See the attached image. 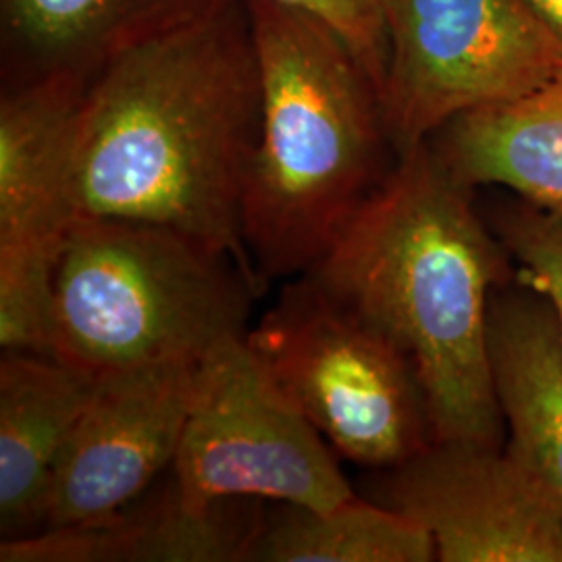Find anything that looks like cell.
<instances>
[{"instance_id": "5b68a950", "label": "cell", "mask_w": 562, "mask_h": 562, "mask_svg": "<svg viewBox=\"0 0 562 562\" xmlns=\"http://www.w3.org/2000/svg\"><path fill=\"white\" fill-rule=\"evenodd\" d=\"M246 341L344 461L383 471L434 442L413 364L311 278L285 285Z\"/></svg>"}, {"instance_id": "30bf717a", "label": "cell", "mask_w": 562, "mask_h": 562, "mask_svg": "<svg viewBox=\"0 0 562 562\" xmlns=\"http://www.w3.org/2000/svg\"><path fill=\"white\" fill-rule=\"evenodd\" d=\"M265 504L248 498L194 506L169 480L106 521L50 527L2 540V562H248Z\"/></svg>"}, {"instance_id": "3957f363", "label": "cell", "mask_w": 562, "mask_h": 562, "mask_svg": "<svg viewBox=\"0 0 562 562\" xmlns=\"http://www.w3.org/2000/svg\"><path fill=\"white\" fill-rule=\"evenodd\" d=\"M246 4L262 117L241 238L267 283L322 261L390 173L396 150L375 81L334 30L276 0Z\"/></svg>"}, {"instance_id": "ba28073f", "label": "cell", "mask_w": 562, "mask_h": 562, "mask_svg": "<svg viewBox=\"0 0 562 562\" xmlns=\"http://www.w3.org/2000/svg\"><path fill=\"white\" fill-rule=\"evenodd\" d=\"M364 498L419 522L442 562H562V517L504 446L431 442Z\"/></svg>"}, {"instance_id": "7c38bea8", "label": "cell", "mask_w": 562, "mask_h": 562, "mask_svg": "<svg viewBox=\"0 0 562 562\" xmlns=\"http://www.w3.org/2000/svg\"><path fill=\"white\" fill-rule=\"evenodd\" d=\"M487 352L508 442L562 517V340L548 301L503 283L490 302Z\"/></svg>"}, {"instance_id": "277c9868", "label": "cell", "mask_w": 562, "mask_h": 562, "mask_svg": "<svg viewBox=\"0 0 562 562\" xmlns=\"http://www.w3.org/2000/svg\"><path fill=\"white\" fill-rule=\"evenodd\" d=\"M55 359L97 380L201 362L246 338L262 283L238 259L155 223L80 217L57 267Z\"/></svg>"}, {"instance_id": "6da1fadb", "label": "cell", "mask_w": 562, "mask_h": 562, "mask_svg": "<svg viewBox=\"0 0 562 562\" xmlns=\"http://www.w3.org/2000/svg\"><path fill=\"white\" fill-rule=\"evenodd\" d=\"M262 117L246 0L111 60L88 83L69 171V215L155 223L232 255L265 283L241 238Z\"/></svg>"}, {"instance_id": "8992f818", "label": "cell", "mask_w": 562, "mask_h": 562, "mask_svg": "<svg viewBox=\"0 0 562 562\" xmlns=\"http://www.w3.org/2000/svg\"><path fill=\"white\" fill-rule=\"evenodd\" d=\"M169 475L194 506L248 498L329 508L357 496L340 457L246 338L225 341L199 364Z\"/></svg>"}, {"instance_id": "9c48e42d", "label": "cell", "mask_w": 562, "mask_h": 562, "mask_svg": "<svg viewBox=\"0 0 562 562\" xmlns=\"http://www.w3.org/2000/svg\"><path fill=\"white\" fill-rule=\"evenodd\" d=\"M199 364H144L94 380L55 467L44 529L113 519L171 471Z\"/></svg>"}, {"instance_id": "5bb4252c", "label": "cell", "mask_w": 562, "mask_h": 562, "mask_svg": "<svg viewBox=\"0 0 562 562\" xmlns=\"http://www.w3.org/2000/svg\"><path fill=\"white\" fill-rule=\"evenodd\" d=\"M92 383L57 359L18 352L0 357L2 540L44 529L53 473Z\"/></svg>"}, {"instance_id": "ffe728a7", "label": "cell", "mask_w": 562, "mask_h": 562, "mask_svg": "<svg viewBox=\"0 0 562 562\" xmlns=\"http://www.w3.org/2000/svg\"><path fill=\"white\" fill-rule=\"evenodd\" d=\"M548 30L562 42V0H527Z\"/></svg>"}, {"instance_id": "2e32d148", "label": "cell", "mask_w": 562, "mask_h": 562, "mask_svg": "<svg viewBox=\"0 0 562 562\" xmlns=\"http://www.w3.org/2000/svg\"><path fill=\"white\" fill-rule=\"evenodd\" d=\"M250 561L431 562L436 543L419 522L361 496L329 508L265 504Z\"/></svg>"}, {"instance_id": "9a60e30c", "label": "cell", "mask_w": 562, "mask_h": 562, "mask_svg": "<svg viewBox=\"0 0 562 562\" xmlns=\"http://www.w3.org/2000/svg\"><path fill=\"white\" fill-rule=\"evenodd\" d=\"M427 142L471 190L504 186L562 217V69L513 101L462 113Z\"/></svg>"}, {"instance_id": "8fae6325", "label": "cell", "mask_w": 562, "mask_h": 562, "mask_svg": "<svg viewBox=\"0 0 562 562\" xmlns=\"http://www.w3.org/2000/svg\"><path fill=\"white\" fill-rule=\"evenodd\" d=\"M223 0H0L2 86L74 76L92 81L142 42Z\"/></svg>"}, {"instance_id": "7a4b0ae2", "label": "cell", "mask_w": 562, "mask_h": 562, "mask_svg": "<svg viewBox=\"0 0 562 562\" xmlns=\"http://www.w3.org/2000/svg\"><path fill=\"white\" fill-rule=\"evenodd\" d=\"M503 241L429 142L398 155L306 278L413 364L434 442L504 446L487 317L510 280Z\"/></svg>"}, {"instance_id": "52a82bcc", "label": "cell", "mask_w": 562, "mask_h": 562, "mask_svg": "<svg viewBox=\"0 0 562 562\" xmlns=\"http://www.w3.org/2000/svg\"><path fill=\"white\" fill-rule=\"evenodd\" d=\"M385 32L383 120L396 155L562 69V42L527 0H385Z\"/></svg>"}, {"instance_id": "d6986e66", "label": "cell", "mask_w": 562, "mask_h": 562, "mask_svg": "<svg viewBox=\"0 0 562 562\" xmlns=\"http://www.w3.org/2000/svg\"><path fill=\"white\" fill-rule=\"evenodd\" d=\"M334 30L375 81L382 97L387 69L385 0H276Z\"/></svg>"}, {"instance_id": "ac0fdd59", "label": "cell", "mask_w": 562, "mask_h": 562, "mask_svg": "<svg viewBox=\"0 0 562 562\" xmlns=\"http://www.w3.org/2000/svg\"><path fill=\"white\" fill-rule=\"evenodd\" d=\"M496 236L517 262L515 280L552 306L562 340V217L522 201L501 213Z\"/></svg>"}, {"instance_id": "e0dca14e", "label": "cell", "mask_w": 562, "mask_h": 562, "mask_svg": "<svg viewBox=\"0 0 562 562\" xmlns=\"http://www.w3.org/2000/svg\"><path fill=\"white\" fill-rule=\"evenodd\" d=\"M65 232L0 241V350L55 359L57 267Z\"/></svg>"}, {"instance_id": "4fadbf2b", "label": "cell", "mask_w": 562, "mask_h": 562, "mask_svg": "<svg viewBox=\"0 0 562 562\" xmlns=\"http://www.w3.org/2000/svg\"><path fill=\"white\" fill-rule=\"evenodd\" d=\"M90 81L74 76L2 86L0 241L65 232L69 171Z\"/></svg>"}]
</instances>
